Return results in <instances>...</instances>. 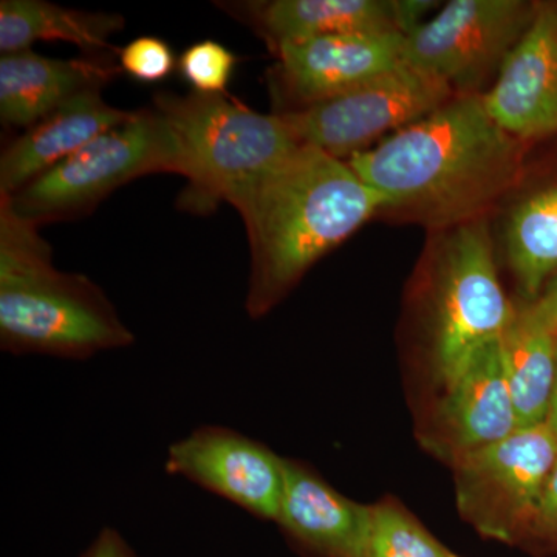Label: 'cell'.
<instances>
[{
  "mask_svg": "<svg viewBox=\"0 0 557 557\" xmlns=\"http://www.w3.org/2000/svg\"><path fill=\"white\" fill-rule=\"evenodd\" d=\"M522 160L523 143L491 119L482 94H460L347 163L387 200L384 211L448 231L485 219Z\"/></svg>",
  "mask_w": 557,
  "mask_h": 557,
  "instance_id": "obj_1",
  "label": "cell"
},
{
  "mask_svg": "<svg viewBox=\"0 0 557 557\" xmlns=\"http://www.w3.org/2000/svg\"><path fill=\"white\" fill-rule=\"evenodd\" d=\"M386 208L347 161L300 146L236 208L251 248L249 317H265L319 259Z\"/></svg>",
  "mask_w": 557,
  "mask_h": 557,
  "instance_id": "obj_2",
  "label": "cell"
},
{
  "mask_svg": "<svg viewBox=\"0 0 557 557\" xmlns=\"http://www.w3.org/2000/svg\"><path fill=\"white\" fill-rule=\"evenodd\" d=\"M39 226L0 196V346L11 355L87 359L134 333L91 278L53 265Z\"/></svg>",
  "mask_w": 557,
  "mask_h": 557,
  "instance_id": "obj_3",
  "label": "cell"
},
{
  "mask_svg": "<svg viewBox=\"0 0 557 557\" xmlns=\"http://www.w3.org/2000/svg\"><path fill=\"white\" fill-rule=\"evenodd\" d=\"M153 109L170 121L185 148L190 211L207 212L220 201L239 207L302 146L284 116L255 112L226 95L160 91Z\"/></svg>",
  "mask_w": 557,
  "mask_h": 557,
  "instance_id": "obj_4",
  "label": "cell"
},
{
  "mask_svg": "<svg viewBox=\"0 0 557 557\" xmlns=\"http://www.w3.org/2000/svg\"><path fill=\"white\" fill-rule=\"evenodd\" d=\"M188 171L170 121L157 109H145L5 197L17 215L39 226L90 211L132 180L159 172L188 177Z\"/></svg>",
  "mask_w": 557,
  "mask_h": 557,
  "instance_id": "obj_5",
  "label": "cell"
},
{
  "mask_svg": "<svg viewBox=\"0 0 557 557\" xmlns=\"http://www.w3.org/2000/svg\"><path fill=\"white\" fill-rule=\"evenodd\" d=\"M432 278L429 354L445 388L475 351L502 338L516 313L498 278L486 219L446 231Z\"/></svg>",
  "mask_w": 557,
  "mask_h": 557,
  "instance_id": "obj_6",
  "label": "cell"
},
{
  "mask_svg": "<svg viewBox=\"0 0 557 557\" xmlns=\"http://www.w3.org/2000/svg\"><path fill=\"white\" fill-rule=\"evenodd\" d=\"M457 508L479 534L502 544L525 542L549 475L557 440L547 423L450 460Z\"/></svg>",
  "mask_w": 557,
  "mask_h": 557,
  "instance_id": "obj_7",
  "label": "cell"
},
{
  "mask_svg": "<svg viewBox=\"0 0 557 557\" xmlns=\"http://www.w3.org/2000/svg\"><path fill=\"white\" fill-rule=\"evenodd\" d=\"M456 97L431 73L405 64L338 97L278 113L302 145L347 161Z\"/></svg>",
  "mask_w": 557,
  "mask_h": 557,
  "instance_id": "obj_8",
  "label": "cell"
},
{
  "mask_svg": "<svg viewBox=\"0 0 557 557\" xmlns=\"http://www.w3.org/2000/svg\"><path fill=\"white\" fill-rule=\"evenodd\" d=\"M537 7L523 0H453L406 36L405 60L456 95L479 94L528 30Z\"/></svg>",
  "mask_w": 557,
  "mask_h": 557,
  "instance_id": "obj_9",
  "label": "cell"
},
{
  "mask_svg": "<svg viewBox=\"0 0 557 557\" xmlns=\"http://www.w3.org/2000/svg\"><path fill=\"white\" fill-rule=\"evenodd\" d=\"M406 36L339 35L289 44L274 51L269 86L274 113L338 97L405 64Z\"/></svg>",
  "mask_w": 557,
  "mask_h": 557,
  "instance_id": "obj_10",
  "label": "cell"
},
{
  "mask_svg": "<svg viewBox=\"0 0 557 557\" xmlns=\"http://www.w3.org/2000/svg\"><path fill=\"white\" fill-rule=\"evenodd\" d=\"M164 469L255 518L276 522L284 493L285 458L258 440L207 424L172 443Z\"/></svg>",
  "mask_w": 557,
  "mask_h": 557,
  "instance_id": "obj_11",
  "label": "cell"
},
{
  "mask_svg": "<svg viewBox=\"0 0 557 557\" xmlns=\"http://www.w3.org/2000/svg\"><path fill=\"white\" fill-rule=\"evenodd\" d=\"M215 5L260 36L271 50L339 35L408 36L423 24L428 0H231Z\"/></svg>",
  "mask_w": 557,
  "mask_h": 557,
  "instance_id": "obj_12",
  "label": "cell"
},
{
  "mask_svg": "<svg viewBox=\"0 0 557 557\" xmlns=\"http://www.w3.org/2000/svg\"><path fill=\"white\" fill-rule=\"evenodd\" d=\"M482 100L497 126L519 141L557 135V3L537 7Z\"/></svg>",
  "mask_w": 557,
  "mask_h": 557,
  "instance_id": "obj_13",
  "label": "cell"
},
{
  "mask_svg": "<svg viewBox=\"0 0 557 557\" xmlns=\"http://www.w3.org/2000/svg\"><path fill=\"white\" fill-rule=\"evenodd\" d=\"M500 339L475 351L457 379L443 388L426 443L449 461L502 442L519 429Z\"/></svg>",
  "mask_w": 557,
  "mask_h": 557,
  "instance_id": "obj_14",
  "label": "cell"
},
{
  "mask_svg": "<svg viewBox=\"0 0 557 557\" xmlns=\"http://www.w3.org/2000/svg\"><path fill=\"white\" fill-rule=\"evenodd\" d=\"M372 505L350 500L313 469L285 458L276 523L289 544L309 557H366Z\"/></svg>",
  "mask_w": 557,
  "mask_h": 557,
  "instance_id": "obj_15",
  "label": "cell"
},
{
  "mask_svg": "<svg viewBox=\"0 0 557 557\" xmlns=\"http://www.w3.org/2000/svg\"><path fill=\"white\" fill-rule=\"evenodd\" d=\"M119 54V53H115ZM123 72L113 53L54 60L32 50L0 57V119L28 129L86 91H101Z\"/></svg>",
  "mask_w": 557,
  "mask_h": 557,
  "instance_id": "obj_16",
  "label": "cell"
},
{
  "mask_svg": "<svg viewBox=\"0 0 557 557\" xmlns=\"http://www.w3.org/2000/svg\"><path fill=\"white\" fill-rule=\"evenodd\" d=\"M135 112L113 108L101 91L72 98L25 129L0 157V196H13L91 139L129 123Z\"/></svg>",
  "mask_w": 557,
  "mask_h": 557,
  "instance_id": "obj_17",
  "label": "cell"
},
{
  "mask_svg": "<svg viewBox=\"0 0 557 557\" xmlns=\"http://www.w3.org/2000/svg\"><path fill=\"white\" fill-rule=\"evenodd\" d=\"M123 28L124 17L115 13L67 9L47 0L0 2L2 54L30 50L38 40L73 44L86 54L119 53L110 38Z\"/></svg>",
  "mask_w": 557,
  "mask_h": 557,
  "instance_id": "obj_18",
  "label": "cell"
},
{
  "mask_svg": "<svg viewBox=\"0 0 557 557\" xmlns=\"http://www.w3.org/2000/svg\"><path fill=\"white\" fill-rule=\"evenodd\" d=\"M500 346L519 429L545 423L557 379V336L527 306L516 310Z\"/></svg>",
  "mask_w": 557,
  "mask_h": 557,
  "instance_id": "obj_19",
  "label": "cell"
},
{
  "mask_svg": "<svg viewBox=\"0 0 557 557\" xmlns=\"http://www.w3.org/2000/svg\"><path fill=\"white\" fill-rule=\"evenodd\" d=\"M505 248L520 292L536 300L557 271V183L534 190L512 209Z\"/></svg>",
  "mask_w": 557,
  "mask_h": 557,
  "instance_id": "obj_20",
  "label": "cell"
},
{
  "mask_svg": "<svg viewBox=\"0 0 557 557\" xmlns=\"http://www.w3.org/2000/svg\"><path fill=\"white\" fill-rule=\"evenodd\" d=\"M456 556L397 502L372 505L366 557Z\"/></svg>",
  "mask_w": 557,
  "mask_h": 557,
  "instance_id": "obj_21",
  "label": "cell"
},
{
  "mask_svg": "<svg viewBox=\"0 0 557 557\" xmlns=\"http://www.w3.org/2000/svg\"><path fill=\"white\" fill-rule=\"evenodd\" d=\"M236 64L233 51L215 40L205 39L183 51L178 72L197 94L226 95Z\"/></svg>",
  "mask_w": 557,
  "mask_h": 557,
  "instance_id": "obj_22",
  "label": "cell"
},
{
  "mask_svg": "<svg viewBox=\"0 0 557 557\" xmlns=\"http://www.w3.org/2000/svg\"><path fill=\"white\" fill-rule=\"evenodd\" d=\"M119 62L131 78L152 84L166 79L174 72L175 54L166 40L139 36L120 49Z\"/></svg>",
  "mask_w": 557,
  "mask_h": 557,
  "instance_id": "obj_23",
  "label": "cell"
},
{
  "mask_svg": "<svg viewBox=\"0 0 557 557\" xmlns=\"http://www.w3.org/2000/svg\"><path fill=\"white\" fill-rule=\"evenodd\" d=\"M525 541H537L557 548V465L549 475Z\"/></svg>",
  "mask_w": 557,
  "mask_h": 557,
  "instance_id": "obj_24",
  "label": "cell"
},
{
  "mask_svg": "<svg viewBox=\"0 0 557 557\" xmlns=\"http://www.w3.org/2000/svg\"><path fill=\"white\" fill-rule=\"evenodd\" d=\"M79 557H141L131 547L129 542L120 531L113 528H102L98 536L91 541L89 547L81 553Z\"/></svg>",
  "mask_w": 557,
  "mask_h": 557,
  "instance_id": "obj_25",
  "label": "cell"
},
{
  "mask_svg": "<svg viewBox=\"0 0 557 557\" xmlns=\"http://www.w3.org/2000/svg\"><path fill=\"white\" fill-rule=\"evenodd\" d=\"M530 310L533 311L534 317L542 322L557 336V277L555 281L549 282L541 296L533 304H530Z\"/></svg>",
  "mask_w": 557,
  "mask_h": 557,
  "instance_id": "obj_26",
  "label": "cell"
},
{
  "mask_svg": "<svg viewBox=\"0 0 557 557\" xmlns=\"http://www.w3.org/2000/svg\"><path fill=\"white\" fill-rule=\"evenodd\" d=\"M545 423H547L549 431L553 432V435H555L557 440V379L555 384V391H553L552 395V401H549L547 421H545Z\"/></svg>",
  "mask_w": 557,
  "mask_h": 557,
  "instance_id": "obj_27",
  "label": "cell"
},
{
  "mask_svg": "<svg viewBox=\"0 0 557 557\" xmlns=\"http://www.w3.org/2000/svg\"><path fill=\"white\" fill-rule=\"evenodd\" d=\"M456 557H460V556H456Z\"/></svg>",
  "mask_w": 557,
  "mask_h": 557,
  "instance_id": "obj_28",
  "label": "cell"
}]
</instances>
